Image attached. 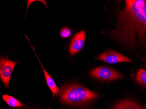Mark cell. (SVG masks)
Returning a JSON list of instances; mask_svg holds the SVG:
<instances>
[{"label":"cell","instance_id":"8fae6325","mask_svg":"<svg viewBox=\"0 0 146 109\" xmlns=\"http://www.w3.org/2000/svg\"><path fill=\"white\" fill-rule=\"evenodd\" d=\"M71 32L70 29L67 27H64L60 31V35L63 38H67L70 36Z\"/></svg>","mask_w":146,"mask_h":109},{"label":"cell","instance_id":"30bf717a","mask_svg":"<svg viewBox=\"0 0 146 109\" xmlns=\"http://www.w3.org/2000/svg\"><path fill=\"white\" fill-rule=\"evenodd\" d=\"M136 80L139 83L146 87V70L139 69L137 73Z\"/></svg>","mask_w":146,"mask_h":109},{"label":"cell","instance_id":"3957f363","mask_svg":"<svg viewBox=\"0 0 146 109\" xmlns=\"http://www.w3.org/2000/svg\"><path fill=\"white\" fill-rule=\"evenodd\" d=\"M90 75L97 79L108 81L117 80L124 77L122 74L106 66L96 68L90 72Z\"/></svg>","mask_w":146,"mask_h":109},{"label":"cell","instance_id":"52a82bcc","mask_svg":"<svg viewBox=\"0 0 146 109\" xmlns=\"http://www.w3.org/2000/svg\"><path fill=\"white\" fill-rule=\"evenodd\" d=\"M30 45H31V44H30ZM31 46H32V48H33V50H34V52H35L37 57L38 59V61H39V63H40L41 66L42 67L43 73H44V76H45V79H46V82L47 85H48V87L50 88L51 91L52 92V96H58V94L60 92L59 87H57L54 79H52V78L50 76V75L49 74V73H47V71H46V69H45V68L42 66L41 63L40 61V60L38 59V57L37 55L36 54V52H35L34 48L31 45Z\"/></svg>","mask_w":146,"mask_h":109},{"label":"cell","instance_id":"7a4b0ae2","mask_svg":"<svg viewBox=\"0 0 146 109\" xmlns=\"http://www.w3.org/2000/svg\"><path fill=\"white\" fill-rule=\"evenodd\" d=\"M60 96V101L62 103L72 105L85 104L99 97V95L96 92L76 84L64 86Z\"/></svg>","mask_w":146,"mask_h":109},{"label":"cell","instance_id":"ba28073f","mask_svg":"<svg viewBox=\"0 0 146 109\" xmlns=\"http://www.w3.org/2000/svg\"><path fill=\"white\" fill-rule=\"evenodd\" d=\"M112 109H145L133 101L124 100L119 102Z\"/></svg>","mask_w":146,"mask_h":109},{"label":"cell","instance_id":"6da1fadb","mask_svg":"<svg viewBox=\"0 0 146 109\" xmlns=\"http://www.w3.org/2000/svg\"><path fill=\"white\" fill-rule=\"evenodd\" d=\"M117 15V27L111 37L129 50H146V0H126Z\"/></svg>","mask_w":146,"mask_h":109},{"label":"cell","instance_id":"277c9868","mask_svg":"<svg viewBox=\"0 0 146 109\" xmlns=\"http://www.w3.org/2000/svg\"><path fill=\"white\" fill-rule=\"evenodd\" d=\"M18 62L1 57L0 60V78L5 87H9L11 74Z\"/></svg>","mask_w":146,"mask_h":109},{"label":"cell","instance_id":"5b68a950","mask_svg":"<svg viewBox=\"0 0 146 109\" xmlns=\"http://www.w3.org/2000/svg\"><path fill=\"white\" fill-rule=\"evenodd\" d=\"M96 59L104 61L109 64H115L120 62L133 63V61L127 56L112 50L104 52L97 56Z\"/></svg>","mask_w":146,"mask_h":109},{"label":"cell","instance_id":"9c48e42d","mask_svg":"<svg viewBox=\"0 0 146 109\" xmlns=\"http://www.w3.org/2000/svg\"><path fill=\"white\" fill-rule=\"evenodd\" d=\"M3 100L10 106L13 107H19L23 106V104L14 97L7 95L2 96Z\"/></svg>","mask_w":146,"mask_h":109},{"label":"cell","instance_id":"7c38bea8","mask_svg":"<svg viewBox=\"0 0 146 109\" xmlns=\"http://www.w3.org/2000/svg\"></svg>","mask_w":146,"mask_h":109},{"label":"cell","instance_id":"8992f818","mask_svg":"<svg viewBox=\"0 0 146 109\" xmlns=\"http://www.w3.org/2000/svg\"><path fill=\"white\" fill-rule=\"evenodd\" d=\"M85 39V32L82 31L77 33L72 38L70 45L69 52L71 55L78 53L83 48Z\"/></svg>","mask_w":146,"mask_h":109}]
</instances>
